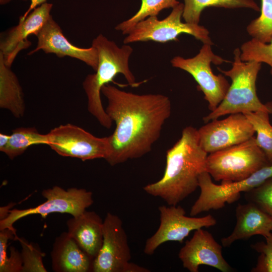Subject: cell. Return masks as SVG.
Returning a JSON list of instances; mask_svg holds the SVG:
<instances>
[{
	"instance_id": "1",
	"label": "cell",
	"mask_w": 272,
	"mask_h": 272,
	"mask_svg": "<svg viewBox=\"0 0 272 272\" xmlns=\"http://www.w3.org/2000/svg\"><path fill=\"white\" fill-rule=\"evenodd\" d=\"M101 93L108 101L105 111L116 124L109 135L111 151L106 161L114 166L150 152L170 116L169 97L134 94L109 84L102 87Z\"/></svg>"
},
{
	"instance_id": "32",
	"label": "cell",
	"mask_w": 272,
	"mask_h": 272,
	"mask_svg": "<svg viewBox=\"0 0 272 272\" xmlns=\"http://www.w3.org/2000/svg\"><path fill=\"white\" fill-rule=\"evenodd\" d=\"M11 134L0 133V151H2L8 145Z\"/></svg>"
},
{
	"instance_id": "16",
	"label": "cell",
	"mask_w": 272,
	"mask_h": 272,
	"mask_svg": "<svg viewBox=\"0 0 272 272\" xmlns=\"http://www.w3.org/2000/svg\"><path fill=\"white\" fill-rule=\"evenodd\" d=\"M36 36L37 45L28 55L42 50L46 53H54L59 57L67 56L79 59L95 71L97 70L98 57L96 49L93 46L81 48L72 44L64 36L60 26L52 16Z\"/></svg>"
},
{
	"instance_id": "8",
	"label": "cell",
	"mask_w": 272,
	"mask_h": 272,
	"mask_svg": "<svg viewBox=\"0 0 272 272\" xmlns=\"http://www.w3.org/2000/svg\"><path fill=\"white\" fill-rule=\"evenodd\" d=\"M227 60L215 54L211 45L203 44L199 52L191 58L180 56L174 57L170 61L173 67L182 70L194 78L198 88L202 91L208 103V108L214 110L224 99L230 84L222 74H214L211 64L220 65Z\"/></svg>"
},
{
	"instance_id": "21",
	"label": "cell",
	"mask_w": 272,
	"mask_h": 272,
	"mask_svg": "<svg viewBox=\"0 0 272 272\" xmlns=\"http://www.w3.org/2000/svg\"><path fill=\"white\" fill-rule=\"evenodd\" d=\"M182 18L185 22L198 24L202 11L207 7L228 9L247 8L256 11L259 8L253 0H184Z\"/></svg>"
},
{
	"instance_id": "24",
	"label": "cell",
	"mask_w": 272,
	"mask_h": 272,
	"mask_svg": "<svg viewBox=\"0 0 272 272\" xmlns=\"http://www.w3.org/2000/svg\"><path fill=\"white\" fill-rule=\"evenodd\" d=\"M139 11L129 19L118 24L115 29L123 34H128L139 22L151 16H157L163 9L173 8L180 3L177 0H141Z\"/></svg>"
},
{
	"instance_id": "12",
	"label": "cell",
	"mask_w": 272,
	"mask_h": 272,
	"mask_svg": "<svg viewBox=\"0 0 272 272\" xmlns=\"http://www.w3.org/2000/svg\"><path fill=\"white\" fill-rule=\"evenodd\" d=\"M159 211L160 224L157 231L146 241L144 252L147 255L153 254L164 243H182L192 231L217 224L216 220L211 215L199 218L187 217L184 209L180 206H161Z\"/></svg>"
},
{
	"instance_id": "17",
	"label": "cell",
	"mask_w": 272,
	"mask_h": 272,
	"mask_svg": "<svg viewBox=\"0 0 272 272\" xmlns=\"http://www.w3.org/2000/svg\"><path fill=\"white\" fill-rule=\"evenodd\" d=\"M236 218L232 232L221 239L224 247H229L237 240H246L256 235L264 237L272 230V217L252 202L238 205Z\"/></svg>"
},
{
	"instance_id": "35",
	"label": "cell",
	"mask_w": 272,
	"mask_h": 272,
	"mask_svg": "<svg viewBox=\"0 0 272 272\" xmlns=\"http://www.w3.org/2000/svg\"><path fill=\"white\" fill-rule=\"evenodd\" d=\"M271 231H272V230H271Z\"/></svg>"
},
{
	"instance_id": "11",
	"label": "cell",
	"mask_w": 272,
	"mask_h": 272,
	"mask_svg": "<svg viewBox=\"0 0 272 272\" xmlns=\"http://www.w3.org/2000/svg\"><path fill=\"white\" fill-rule=\"evenodd\" d=\"M48 146L58 155L83 161L106 159L111 151L110 137L98 138L77 125L67 123L47 133Z\"/></svg>"
},
{
	"instance_id": "19",
	"label": "cell",
	"mask_w": 272,
	"mask_h": 272,
	"mask_svg": "<svg viewBox=\"0 0 272 272\" xmlns=\"http://www.w3.org/2000/svg\"><path fill=\"white\" fill-rule=\"evenodd\" d=\"M67 233L92 259L98 254L103 242V221L93 211H87L66 222Z\"/></svg>"
},
{
	"instance_id": "31",
	"label": "cell",
	"mask_w": 272,
	"mask_h": 272,
	"mask_svg": "<svg viewBox=\"0 0 272 272\" xmlns=\"http://www.w3.org/2000/svg\"><path fill=\"white\" fill-rule=\"evenodd\" d=\"M46 0H31V4L29 8L24 14L20 17V18L25 19L32 11L42 4L46 3Z\"/></svg>"
},
{
	"instance_id": "7",
	"label": "cell",
	"mask_w": 272,
	"mask_h": 272,
	"mask_svg": "<svg viewBox=\"0 0 272 272\" xmlns=\"http://www.w3.org/2000/svg\"><path fill=\"white\" fill-rule=\"evenodd\" d=\"M41 195L46 198L43 203L33 208L10 210L8 215L0 220V230L8 229L16 233L14 224L25 217L40 215L45 218L50 214H69L77 217L93 203V193L84 188L76 187L65 189L58 186L45 189Z\"/></svg>"
},
{
	"instance_id": "13",
	"label": "cell",
	"mask_w": 272,
	"mask_h": 272,
	"mask_svg": "<svg viewBox=\"0 0 272 272\" xmlns=\"http://www.w3.org/2000/svg\"><path fill=\"white\" fill-rule=\"evenodd\" d=\"M199 143L208 154L240 144L254 137L253 127L243 113L209 121L197 129Z\"/></svg>"
},
{
	"instance_id": "22",
	"label": "cell",
	"mask_w": 272,
	"mask_h": 272,
	"mask_svg": "<svg viewBox=\"0 0 272 272\" xmlns=\"http://www.w3.org/2000/svg\"><path fill=\"white\" fill-rule=\"evenodd\" d=\"M35 145H47V133L41 134L35 127H19L13 130L8 145L1 151L13 159Z\"/></svg>"
},
{
	"instance_id": "4",
	"label": "cell",
	"mask_w": 272,
	"mask_h": 272,
	"mask_svg": "<svg viewBox=\"0 0 272 272\" xmlns=\"http://www.w3.org/2000/svg\"><path fill=\"white\" fill-rule=\"evenodd\" d=\"M233 54L234 60L230 70L225 71L218 68L224 76L231 79V84L221 103L203 117L205 123L227 114H245L260 110L268 111L265 104L260 101L256 93V81L261 63L255 61H242L238 48L235 49Z\"/></svg>"
},
{
	"instance_id": "28",
	"label": "cell",
	"mask_w": 272,
	"mask_h": 272,
	"mask_svg": "<svg viewBox=\"0 0 272 272\" xmlns=\"http://www.w3.org/2000/svg\"><path fill=\"white\" fill-rule=\"evenodd\" d=\"M22 250L21 252L23 267L22 272H46L43 263L45 255L39 246L34 243L29 242L23 238L18 237Z\"/></svg>"
},
{
	"instance_id": "20",
	"label": "cell",
	"mask_w": 272,
	"mask_h": 272,
	"mask_svg": "<svg viewBox=\"0 0 272 272\" xmlns=\"http://www.w3.org/2000/svg\"><path fill=\"white\" fill-rule=\"evenodd\" d=\"M0 107L10 111L16 118L23 116L24 94L16 75L7 65L0 52Z\"/></svg>"
},
{
	"instance_id": "29",
	"label": "cell",
	"mask_w": 272,
	"mask_h": 272,
	"mask_svg": "<svg viewBox=\"0 0 272 272\" xmlns=\"http://www.w3.org/2000/svg\"><path fill=\"white\" fill-rule=\"evenodd\" d=\"M245 198L272 217V177L245 192Z\"/></svg>"
},
{
	"instance_id": "15",
	"label": "cell",
	"mask_w": 272,
	"mask_h": 272,
	"mask_svg": "<svg viewBox=\"0 0 272 272\" xmlns=\"http://www.w3.org/2000/svg\"><path fill=\"white\" fill-rule=\"evenodd\" d=\"M52 4L45 3L36 7L25 19L19 18L18 25L12 28L0 43V52L5 63L11 66L18 53L28 48L31 42L27 38L37 35L51 17Z\"/></svg>"
},
{
	"instance_id": "18",
	"label": "cell",
	"mask_w": 272,
	"mask_h": 272,
	"mask_svg": "<svg viewBox=\"0 0 272 272\" xmlns=\"http://www.w3.org/2000/svg\"><path fill=\"white\" fill-rule=\"evenodd\" d=\"M50 256L54 271H92L94 259L81 248L67 232H62L55 239Z\"/></svg>"
},
{
	"instance_id": "6",
	"label": "cell",
	"mask_w": 272,
	"mask_h": 272,
	"mask_svg": "<svg viewBox=\"0 0 272 272\" xmlns=\"http://www.w3.org/2000/svg\"><path fill=\"white\" fill-rule=\"evenodd\" d=\"M183 8L184 4L180 3L172 8L170 14L163 20H159L157 16H151L139 22L128 33L123 43L127 44L148 41L166 43L177 41L178 36L186 34L203 44L213 45L206 28L199 24L182 22Z\"/></svg>"
},
{
	"instance_id": "25",
	"label": "cell",
	"mask_w": 272,
	"mask_h": 272,
	"mask_svg": "<svg viewBox=\"0 0 272 272\" xmlns=\"http://www.w3.org/2000/svg\"><path fill=\"white\" fill-rule=\"evenodd\" d=\"M260 16L253 20L246 28L248 34L262 43L272 38V0H261Z\"/></svg>"
},
{
	"instance_id": "33",
	"label": "cell",
	"mask_w": 272,
	"mask_h": 272,
	"mask_svg": "<svg viewBox=\"0 0 272 272\" xmlns=\"http://www.w3.org/2000/svg\"><path fill=\"white\" fill-rule=\"evenodd\" d=\"M265 105L268 110L269 113L272 114V102H268L265 103Z\"/></svg>"
},
{
	"instance_id": "5",
	"label": "cell",
	"mask_w": 272,
	"mask_h": 272,
	"mask_svg": "<svg viewBox=\"0 0 272 272\" xmlns=\"http://www.w3.org/2000/svg\"><path fill=\"white\" fill-rule=\"evenodd\" d=\"M269 165L264 154L252 137L240 144L208 155L206 171L216 181L244 180Z\"/></svg>"
},
{
	"instance_id": "26",
	"label": "cell",
	"mask_w": 272,
	"mask_h": 272,
	"mask_svg": "<svg viewBox=\"0 0 272 272\" xmlns=\"http://www.w3.org/2000/svg\"><path fill=\"white\" fill-rule=\"evenodd\" d=\"M18 236L12 230L5 229L0 230V271H22L23 261L21 252L15 247L10 248L11 255H7L8 242L9 239H16Z\"/></svg>"
},
{
	"instance_id": "34",
	"label": "cell",
	"mask_w": 272,
	"mask_h": 272,
	"mask_svg": "<svg viewBox=\"0 0 272 272\" xmlns=\"http://www.w3.org/2000/svg\"><path fill=\"white\" fill-rule=\"evenodd\" d=\"M11 1V0H0V4L1 5H5L9 3Z\"/></svg>"
},
{
	"instance_id": "3",
	"label": "cell",
	"mask_w": 272,
	"mask_h": 272,
	"mask_svg": "<svg viewBox=\"0 0 272 272\" xmlns=\"http://www.w3.org/2000/svg\"><path fill=\"white\" fill-rule=\"evenodd\" d=\"M92 46L98 52V66L94 74L86 77L83 87L88 99L89 112L102 126L109 129L113 121L102 106L101 89L104 86L113 82L114 78L119 74L124 76L131 87L140 86V83L135 81L129 67L133 49L128 45L119 47L101 34L94 39Z\"/></svg>"
},
{
	"instance_id": "9",
	"label": "cell",
	"mask_w": 272,
	"mask_h": 272,
	"mask_svg": "<svg viewBox=\"0 0 272 272\" xmlns=\"http://www.w3.org/2000/svg\"><path fill=\"white\" fill-rule=\"evenodd\" d=\"M271 177L272 165L260 168L244 180L222 181L219 185L214 183L210 174L205 171L199 177L200 193L191 208L190 215L193 217L203 212L220 209L226 203L237 200L241 192L248 191Z\"/></svg>"
},
{
	"instance_id": "27",
	"label": "cell",
	"mask_w": 272,
	"mask_h": 272,
	"mask_svg": "<svg viewBox=\"0 0 272 272\" xmlns=\"http://www.w3.org/2000/svg\"><path fill=\"white\" fill-rule=\"evenodd\" d=\"M240 50L242 61L266 63L270 67V73L272 75V38L267 43L252 38L243 43Z\"/></svg>"
},
{
	"instance_id": "2",
	"label": "cell",
	"mask_w": 272,
	"mask_h": 272,
	"mask_svg": "<svg viewBox=\"0 0 272 272\" xmlns=\"http://www.w3.org/2000/svg\"><path fill=\"white\" fill-rule=\"evenodd\" d=\"M208 154L199 144L197 129L185 127L181 138L167 151L163 177L146 185L144 191L169 206L177 205L198 187L199 177L207 171Z\"/></svg>"
},
{
	"instance_id": "30",
	"label": "cell",
	"mask_w": 272,
	"mask_h": 272,
	"mask_svg": "<svg viewBox=\"0 0 272 272\" xmlns=\"http://www.w3.org/2000/svg\"><path fill=\"white\" fill-rule=\"evenodd\" d=\"M264 238L265 242H258L251 245L253 250L259 253L252 272H272V233Z\"/></svg>"
},
{
	"instance_id": "23",
	"label": "cell",
	"mask_w": 272,
	"mask_h": 272,
	"mask_svg": "<svg viewBox=\"0 0 272 272\" xmlns=\"http://www.w3.org/2000/svg\"><path fill=\"white\" fill-rule=\"evenodd\" d=\"M269 114L267 111L260 110L244 114L256 133L257 145L263 151L269 165H272V125Z\"/></svg>"
},
{
	"instance_id": "14",
	"label": "cell",
	"mask_w": 272,
	"mask_h": 272,
	"mask_svg": "<svg viewBox=\"0 0 272 272\" xmlns=\"http://www.w3.org/2000/svg\"><path fill=\"white\" fill-rule=\"evenodd\" d=\"M222 246L211 233L200 228L195 230L192 238L186 241L178 256L183 266L190 272H198L201 265L210 266L222 272H230L232 268L223 256Z\"/></svg>"
},
{
	"instance_id": "10",
	"label": "cell",
	"mask_w": 272,
	"mask_h": 272,
	"mask_svg": "<svg viewBox=\"0 0 272 272\" xmlns=\"http://www.w3.org/2000/svg\"><path fill=\"white\" fill-rule=\"evenodd\" d=\"M103 242L94 258V272H148L149 269L130 262V250L120 218L108 213L103 221Z\"/></svg>"
}]
</instances>
